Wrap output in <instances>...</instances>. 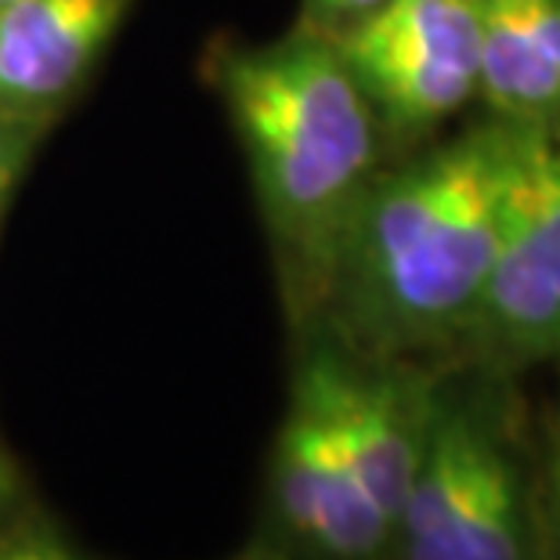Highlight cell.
<instances>
[{
  "mask_svg": "<svg viewBox=\"0 0 560 560\" xmlns=\"http://www.w3.org/2000/svg\"><path fill=\"white\" fill-rule=\"evenodd\" d=\"M395 539L405 560H532L521 474L485 416H431Z\"/></svg>",
  "mask_w": 560,
  "mask_h": 560,
  "instance_id": "obj_4",
  "label": "cell"
},
{
  "mask_svg": "<svg viewBox=\"0 0 560 560\" xmlns=\"http://www.w3.org/2000/svg\"><path fill=\"white\" fill-rule=\"evenodd\" d=\"M326 37L390 135H423L478 94L481 0H390Z\"/></svg>",
  "mask_w": 560,
  "mask_h": 560,
  "instance_id": "obj_5",
  "label": "cell"
},
{
  "mask_svg": "<svg viewBox=\"0 0 560 560\" xmlns=\"http://www.w3.org/2000/svg\"><path fill=\"white\" fill-rule=\"evenodd\" d=\"M550 495H553V506H557V514H560V441H557V452H553V459H550Z\"/></svg>",
  "mask_w": 560,
  "mask_h": 560,
  "instance_id": "obj_13",
  "label": "cell"
},
{
  "mask_svg": "<svg viewBox=\"0 0 560 560\" xmlns=\"http://www.w3.org/2000/svg\"><path fill=\"white\" fill-rule=\"evenodd\" d=\"M467 340L506 365H532L560 354L557 130L503 124L495 254Z\"/></svg>",
  "mask_w": 560,
  "mask_h": 560,
  "instance_id": "obj_3",
  "label": "cell"
},
{
  "mask_svg": "<svg viewBox=\"0 0 560 560\" xmlns=\"http://www.w3.org/2000/svg\"><path fill=\"white\" fill-rule=\"evenodd\" d=\"M276 499L285 528L329 560H373L395 539V524L369 499L307 365L279 434Z\"/></svg>",
  "mask_w": 560,
  "mask_h": 560,
  "instance_id": "obj_6",
  "label": "cell"
},
{
  "mask_svg": "<svg viewBox=\"0 0 560 560\" xmlns=\"http://www.w3.org/2000/svg\"><path fill=\"white\" fill-rule=\"evenodd\" d=\"M221 91L276 240L326 282L376 166V116L337 47L304 30L232 51Z\"/></svg>",
  "mask_w": 560,
  "mask_h": 560,
  "instance_id": "obj_2",
  "label": "cell"
},
{
  "mask_svg": "<svg viewBox=\"0 0 560 560\" xmlns=\"http://www.w3.org/2000/svg\"><path fill=\"white\" fill-rule=\"evenodd\" d=\"M307 369L315 373L343 448L359 470L369 499L398 532L401 506L420 470L431 405L398 376H380L351 369L337 354H315Z\"/></svg>",
  "mask_w": 560,
  "mask_h": 560,
  "instance_id": "obj_7",
  "label": "cell"
},
{
  "mask_svg": "<svg viewBox=\"0 0 560 560\" xmlns=\"http://www.w3.org/2000/svg\"><path fill=\"white\" fill-rule=\"evenodd\" d=\"M0 560H73V557L55 542H22L15 550L0 553Z\"/></svg>",
  "mask_w": 560,
  "mask_h": 560,
  "instance_id": "obj_12",
  "label": "cell"
},
{
  "mask_svg": "<svg viewBox=\"0 0 560 560\" xmlns=\"http://www.w3.org/2000/svg\"><path fill=\"white\" fill-rule=\"evenodd\" d=\"M11 492H15V478H11V467H8V459L0 456V506L8 503Z\"/></svg>",
  "mask_w": 560,
  "mask_h": 560,
  "instance_id": "obj_14",
  "label": "cell"
},
{
  "mask_svg": "<svg viewBox=\"0 0 560 560\" xmlns=\"http://www.w3.org/2000/svg\"><path fill=\"white\" fill-rule=\"evenodd\" d=\"M26 149H30L26 116H0V213H4L11 188H15V177L22 171V160H26Z\"/></svg>",
  "mask_w": 560,
  "mask_h": 560,
  "instance_id": "obj_10",
  "label": "cell"
},
{
  "mask_svg": "<svg viewBox=\"0 0 560 560\" xmlns=\"http://www.w3.org/2000/svg\"><path fill=\"white\" fill-rule=\"evenodd\" d=\"M390 0H304L307 8V19L315 22L318 33H337L351 22H359L373 11L387 8Z\"/></svg>",
  "mask_w": 560,
  "mask_h": 560,
  "instance_id": "obj_11",
  "label": "cell"
},
{
  "mask_svg": "<svg viewBox=\"0 0 560 560\" xmlns=\"http://www.w3.org/2000/svg\"><path fill=\"white\" fill-rule=\"evenodd\" d=\"M499 182V120L369 182L326 279L369 354L470 337L495 254Z\"/></svg>",
  "mask_w": 560,
  "mask_h": 560,
  "instance_id": "obj_1",
  "label": "cell"
},
{
  "mask_svg": "<svg viewBox=\"0 0 560 560\" xmlns=\"http://www.w3.org/2000/svg\"><path fill=\"white\" fill-rule=\"evenodd\" d=\"M478 94L495 120L560 135V0H481Z\"/></svg>",
  "mask_w": 560,
  "mask_h": 560,
  "instance_id": "obj_9",
  "label": "cell"
},
{
  "mask_svg": "<svg viewBox=\"0 0 560 560\" xmlns=\"http://www.w3.org/2000/svg\"><path fill=\"white\" fill-rule=\"evenodd\" d=\"M0 4H8V0H0Z\"/></svg>",
  "mask_w": 560,
  "mask_h": 560,
  "instance_id": "obj_15",
  "label": "cell"
},
{
  "mask_svg": "<svg viewBox=\"0 0 560 560\" xmlns=\"http://www.w3.org/2000/svg\"><path fill=\"white\" fill-rule=\"evenodd\" d=\"M127 0L0 4V116H33L69 94L120 26Z\"/></svg>",
  "mask_w": 560,
  "mask_h": 560,
  "instance_id": "obj_8",
  "label": "cell"
},
{
  "mask_svg": "<svg viewBox=\"0 0 560 560\" xmlns=\"http://www.w3.org/2000/svg\"><path fill=\"white\" fill-rule=\"evenodd\" d=\"M557 359H560V354H557Z\"/></svg>",
  "mask_w": 560,
  "mask_h": 560,
  "instance_id": "obj_16",
  "label": "cell"
}]
</instances>
